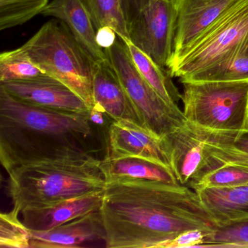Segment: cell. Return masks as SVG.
Listing matches in <instances>:
<instances>
[{"instance_id":"obj_1","label":"cell","mask_w":248,"mask_h":248,"mask_svg":"<svg viewBox=\"0 0 248 248\" xmlns=\"http://www.w3.org/2000/svg\"><path fill=\"white\" fill-rule=\"evenodd\" d=\"M99 212L108 248H165L183 232L218 227L195 190L153 180L107 182Z\"/></svg>"},{"instance_id":"obj_2","label":"cell","mask_w":248,"mask_h":248,"mask_svg":"<svg viewBox=\"0 0 248 248\" xmlns=\"http://www.w3.org/2000/svg\"><path fill=\"white\" fill-rule=\"evenodd\" d=\"M90 114L23 102L0 87V162L5 170L40 158L84 152Z\"/></svg>"},{"instance_id":"obj_3","label":"cell","mask_w":248,"mask_h":248,"mask_svg":"<svg viewBox=\"0 0 248 248\" xmlns=\"http://www.w3.org/2000/svg\"><path fill=\"white\" fill-rule=\"evenodd\" d=\"M101 160L87 151L32 159L8 171L7 191L22 213L68 199L104 191Z\"/></svg>"},{"instance_id":"obj_4","label":"cell","mask_w":248,"mask_h":248,"mask_svg":"<svg viewBox=\"0 0 248 248\" xmlns=\"http://www.w3.org/2000/svg\"><path fill=\"white\" fill-rule=\"evenodd\" d=\"M248 52V0H239L167 68L181 83L191 82Z\"/></svg>"},{"instance_id":"obj_5","label":"cell","mask_w":248,"mask_h":248,"mask_svg":"<svg viewBox=\"0 0 248 248\" xmlns=\"http://www.w3.org/2000/svg\"><path fill=\"white\" fill-rule=\"evenodd\" d=\"M33 62L48 76L78 94L89 107L93 93L94 61L63 23L50 21L22 46Z\"/></svg>"},{"instance_id":"obj_6","label":"cell","mask_w":248,"mask_h":248,"mask_svg":"<svg viewBox=\"0 0 248 248\" xmlns=\"http://www.w3.org/2000/svg\"><path fill=\"white\" fill-rule=\"evenodd\" d=\"M182 84L184 113L187 121L214 130L248 128V80Z\"/></svg>"},{"instance_id":"obj_7","label":"cell","mask_w":248,"mask_h":248,"mask_svg":"<svg viewBox=\"0 0 248 248\" xmlns=\"http://www.w3.org/2000/svg\"><path fill=\"white\" fill-rule=\"evenodd\" d=\"M104 52L145 128L162 139L186 124L187 120L184 111L178 105L167 103L138 72L120 37Z\"/></svg>"},{"instance_id":"obj_8","label":"cell","mask_w":248,"mask_h":248,"mask_svg":"<svg viewBox=\"0 0 248 248\" xmlns=\"http://www.w3.org/2000/svg\"><path fill=\"white\" fill-rule=\"evenodd\" d=\"M175 24L173 0H154L128 24L129 40L167 68L173 50Z\"/></svg>"},{"instance_id":"obj_9","label":"cell","mask_w":248,"mask_h":248,"mask_svg":"<svg viewBox=\"0 0 248 248\" xmlns=\"http://www.w3.org/2000/svg\"><path fill=\"white\" fill-rule=\"evenodd\" d=\"M0 87L17 99L31 105L90 114L89 107L78 94L47 75L30 80L0 82Z\"/></svg>"},{"instance_id":"obj_10","label":"cell","mask_w":248,"mask_h":248,"mask_svg":"<svg viewBox=\"0 0 248 248\" xmlns=\"http://www.w3.org/2000/svg\"><path fill=\"white\" fill-rule=\"evenodd\" d=\"M173 1L176 11V24L173 50L170 61L179 56L239 0Z\"/></svg>"},{"instance_id":"obj_11","label":"cell","mask_w":248,"mask_h":248,"mask_svg":"<svg viewBox=\"0 0 248 248\" xmlns=\"http://www.w3.org/2000/svg\"><path fill=\"white\" fill-rule=\"evenodd\" d=\"M187 124L204 146V166L197 178L191 181L222 166L231 165L248 169V128L214 130L188 121Z\"/></svg>"},{"instance_id":"obj_12","label":"cell","mask_w":248,"mask_h":248,"mask_svg":"<svg viewBox=\"0 0 248 248\" xmlns=\"http://www.w3.org/2000/svg\"><path fill=\"white\" fill-rule=\"evenodd\" d=\"M111 158L136 156L170 170V159L163 139L143 126L130 121H114L108 132V155Z\"/></svg>"},{"instance_id":"obj_13","label":"cell","mask_w":248,"mask_h":248,"mask_svg":"<svg viewBox=\"0 0 248 248\" xmlns=\"http://www.w3.org/2000/svg\"><path fill=\"white\" fill-rule=\"evenodd\" d=\"M93 93L94 105L99 107L114 121H130L143 126L133 102L108 59L94 62Z\"/></svg>"},{"instance_id":"obj_14","label":"cell","mask_w":248,"mask_h":248,"mask_svg":"<svg viewBox=\"0 0 248 248\" xmlns=\"http://www.w3.org/2000/svg\"><path fill=\"white\" fill-rule=\"evenodd\" d=\"M99 210L47 231H31L30 248H81L87 242L104 240Z\"/></svg>"},{"instance_id":"obj_15","label":"cell","mask_w":248,"mask_h":248,"mask_svg":"<svg viewBox=\"0 0 248 248\" xmlns=\"http://www.w3.org/2000/svg\"><path fill=\"white\" fill-rule=\"evenodd\" d=\"M104 191L63 200L51 205L21 213L23 222L31 231H47L97 211L102 204Z\"/></svg>"},{"instance_id":"obj_16","label":"cell","mask_w":248,"mask_h":248,"mask_svg":"<svg viewBox=\"0 0 248 248\" xmlns=\"http://www.w3.org/2000/svg\"><path fill=\"white\" fill-rule=\"evenodd\" d=\"M41 14L63 23L94 62L107 59L105 52L97 43L96 30L82 0H53Z\"/></svg>"},{"instance_id":"obj_17","label":"cell","mask_w":248,"mask_h":248,"mask_svg":"<svg viewBox=\"0 0 248 248\" xmlns=\"http://www.w3.org/2000/svg\"><path fill=\"white\" fill-rule=\"evenodd\" d=\"M172 172L180 184L187 186L204 166L202 142L187 124L163 138Z\"/></svg>"},{"instance_id":"obj_18","label":"cell","mask_w":248,"mask_h":248,"mask_svg":"<svg viewBox=\"0 0 248 248\" xmlns=\"http://www.w3.org/2000/svg\"><path fill=\"white\" fill-rule=\"evenodd\" d=\"M196 191L218 227L248 220V184Z\"/></svg>"},{"instance_id":"obj_19","label":"cell","mask_w":248,"mask_h":248,"mask_svg":"<svg viewBox=\"0 0 248 248\" xmlns=\"http://www.w3.org/2000/svg\"><path fill=\"white\" fill-rule=\"evenodd\" d=\"M106 182L114 180L144 179L179 184L173 172L156 162L136 156H106L100 163Z\"/></svg>"},{"instance_id":"obj_20","label":"cell","mask_w":248,"mask_h":248,"mask_svg":"<svg viewBox=\"0 0 248 248\" xmlns=\"http://www.w3.org/2000/svg\"><path fill=\"white\" fill-rule=\"evenodd\" d=\"M138 72L154 90L170 105H178L182 94L172 80L169 71L159 66L147 54L136 47L130 40H122Z\"/></svg>"},{"instance_id":"obj_21","label":"cell","mask_w":248,"mask_h":248,"mask_svg":"<svg viewBox=\"0 0 248 248\" xmlns=\"http://www.w3.org/2000/svg\"><path fill=\"white\" fill-rule=\"evenodd\" d=\"M93 21L95 30L109 27L121 40L128 39V27L122 0H82Z\"/></svg>"},{"instance_id":"obj_22","label":"cell","mask_w":248,"mask_h":248,"mask_svg":"<svg viewBox=\"0 0 248 248\" xmlns=\"http://www.w3.org/2000/svg\"><path fill=\"white\" fill-rule=\"evenodd\" d=\"M45 75L22 46L0 55V82L30 80Z\"/></svg>"},{"instance_id":"obj_23","label":"cell","mask_w":248,"mask_h":248,"mask_svg":"<svg viewBox=\"0 0 248 248\" xmlns=\"http://www.w3.org/2000/svg\"><path fill=\"white\" fill-rule=\"evenodd\" d=\"M48 3V0H0V30L25 24Z\"/></svg>"},{"instance_id":"obj_24","label":"cell","mask_w":248,"mask_h":248,"mask_svg":"<svg viewBox=\"0 0 248 248\" xmlns=\"http://www.w3.org/2000/svg\"><path fill=\"white\" fill-rule=\"evenodd\" d=\"M248 184V169L239 167L222 166L203 174L188 186L195 191L206 188H231Z\"/></svg>"},{"instance_id":"obj_25","label":"cell","mask_w":248,"mask_h":248,"mask_svg":"<svg viewBox=\"0 0 248 248\" xmlns=\"http://www.w3.org/2000/svg\"><path fill=\"white\" fill-rule=\"evenodd\" d=\"M20 213L14 208L0 214V248H30L31 230L20 220Z\"/></svg>"},{"instance_id":"obj_26","label":"cell","mask_w":248,"mask_h":248,"mask_svg":"<svg viewBox=\"0 0 248 248\" xmlns=\"http://www.w3.org/2000/svg\"><path fill=\"white\" fill-rule=\"evenodd\" d=\"M201 248H248V220L219 226L206 236Z\"/></svg>"},{"instance_id":"obj_27","label":"cell","mask_w":248,"mask_h":248,"mask_svg":"<svg viewBox=\"0 0 248 248\" xmlns=\"http://www.w3.org/2000/svg\"><path fill=\"white\" fill-rule=\"evenodd\" d=\"M245 80H248V52L242 53L222 66L200 75L191 82Z\"/></svg>"},{"instance_id":"obj_28","label":"cell","mask_w":248,"mask_h":248,"mask_svg":"<svg viewBox=\"0 0 248 248\" xmlns=\"http://www.w3.org/2000/svg\"><path fill=\"white\" fill-rule=\"evenodd\" d=\"M207 234L209 233L202 229L187 231L168 242L165 248H201Z\"/></svg>"},{"instance_id":"obj_29","label":"cell","mask_w":248,"mask_h":248,"mask_svg":"<svg viewBox=\"0 0 248 248\" xmlns=\"http://www.w3.org/2000/svg\"><path fill=\"white\" fill-rule=\"evenodd\" d=\"M153 1L154 0H122L127 27L136 18V16Z\"/></svg>"},{"instance_id":"obj_30","label":"cell","mask_w":248,"mask_h":248,"mask_svg":"<svg viewBox=\"0 0 248 248\" xmlns=\"http://www.w3.org/2000/svg\"><path fill=\"white\" fill-rule=\"evenodd\" d=\"M117 37L116 31L109 27H101L96 31L97 43L104 50L111 47L117 41Z\"/></svg>"},{"instance_id":"obj_31","label":"cell","mask_w":248,"mask_h":248,"mask_svg":"<svg viewBox=\"0 0 248 248\" xmlns=\"http://www.w3.org/2000/svg\"><path fill=\"white\" fill-rule=\"evenodd\" d=\"M104 111L98 106L94 105L92 109L90 111V120L91 123L95 124H103L104 123Z\"/></svg>"}]
</instances>
